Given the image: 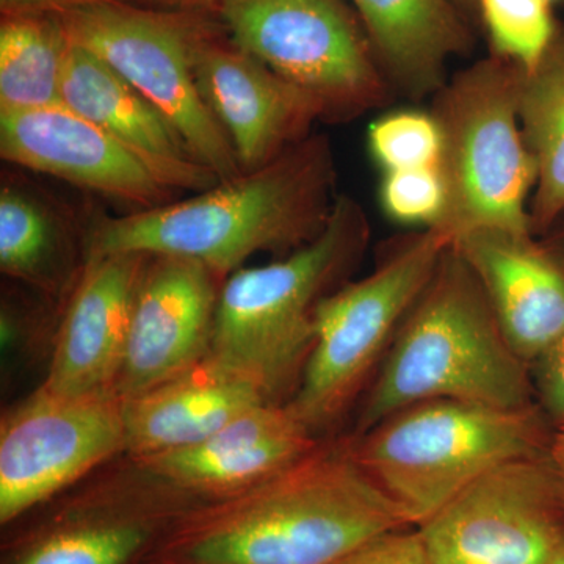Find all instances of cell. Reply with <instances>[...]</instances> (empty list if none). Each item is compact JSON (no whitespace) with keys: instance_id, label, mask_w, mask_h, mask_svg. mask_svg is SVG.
Segmentation results:
<instances>
[{"instance_id":"ffe728a7","label":"cell","mask_w":564,"mask_h":564,"mask_svg":"<svg viewBox=\"0 0 564 564\" xmlns=\"http://www.w3.org/2000/svg\"><path fill=\"white\" fill-rule=\"evenodd\" d=\"M263 403L273 402L254 381L207 356L122 402L124 456L148 458L202 443Z\"/></svg>"},{"instance_id":"2e32d148","label":"cell","mask_w":564,"mask_h":564,"mask_svg":"<svg viewBox=\"0 0 564 564\" xmlns=\"http://www.w3.org/2000/svg\"><path fill=\"white\" fill-rule=\"evenodd\" d=\"M151 258L121 251L84 259L41 388L65 395L113 392L133 304Z\"/></svg>"},{"instance_id":"4dcf8cb0","label":"cell","mask_w":564,"mask_h":564,"mask_svg":"<svg viewBox=\"0 0 564 564\" xmlns=\"http://www.w3.org/2000/svg\"><path fill=\"white\" fill-rule=\"evenodd\" d=\"M152 6L165 7L166 10L198 11V13L217 14L220 0H133Z\"/></svg>"},{"instance_id":"4316f807","label":"cell","mask_w":564,"mask_h":564,"mask_svg":"<svg viewBox=\"0 0 564 564\" xmlns=\"http://www.w3.org/2000/svg\"><path fill=\"white\" fill-rule=\"evenodd\" d=\"M380 203L389 218L433 229L443 220L447 191L440 166L383 173Z\"/></svg>"},{"instance_id":"30bf717a","label":"cell","mask_w":564,"mask_h":564,"mask_svg":"<svg viewBox=\"0 0 564 564\" xmlns=\"http://www.w3.org/2000/svg\"><path fill=\"white\" fill-rule=\"evenodd\" d=\"M14 522L0 564H144L192 499L126 458Z\"/></svg>"},{"instance_id":"6da1fadb","label":"cell","mask_w":564,"mask_h":564,"mask_svg":"<svg viewBox=\"0 0 564 564\" xmlns=\"http://www.w3.org/2000/svg\"><path fill=\"white\" fill-rule=\"evenodd\" d=\"M403 527L345 434L247 491L195 505L144 564H337Z\"/></svg>"},{"instance_id":"7402d4cb","label":"cell","mask_w":564,"mask_h":564,"mask_svg":"<svg viewBox=\"0 0 564 564\" xmlns=\"http://www.w3.org/2000/svg\"><path fill=\"white\" fill-rule=\"evenodd\" d=\"M519 120L536 162L532 231L543 237L564 215V25L538 65L522 69Z\"/></svg>"},{"instance_id":"8992f818","label":"cell","mask_w":564,"mask_h":564,"mask_svg":"<svg viewBox=\"0 0 564 564\" xmlns=\"http://www.w3.org/2000/svg\"><path fill=\"white\" fill-rule=\"evenodd\" d=\"M521 74V66L491 54L433 95L430 111L443 137L440 170L447 191L443 220L433 229L452 243L478 231L533 234L530 199L538 173L519 120Z\"/></svg>"},{"instance_id":"9c48e42d","label":"cell","mask_w":564,"mask_h":564,"mask_svg":"<svg viewBox=\"0 0 564 564\" xmlns=\"http://www.w3.org/2000/svg\"><path fill=\"white\" fill-rule=\"evenodd\" d=\"M217 18L240 50L306 93L322 122L356 120L395 96L345 0H220Z\"/></svg>"},{"instance_id":"f546056e","label":"cell","mask_w":564,"mask_h":564,"mask_svg":"<svg viewBox=\"0 0 564 564\" xmlns=\"http://www.w3.org/2000/svg\"><path fill=\"white\" fill-rule=\"evenodd\" d=\"M102 2H133V0H0L2 14L55 13Z\"/></svg>"},{"instance_id":"603a6c76","label":"cell","mask_w":564,"mask_h":564,"mask_svg":"<svg viewBox=\"0 0 564 564\" xmlns=\"http://www.w3.org/2000/svg\"><path fill=\"white\" fill-rule=\"evenodd\" d=\"M82 269V267H80ZM74 267L68 226L43 199L20 185L0 191V270L52 296L73 289Z\"/></svg>"},{"instance_id":"d6a6232c","label":"cell","mask_w":564,"mask_h":564,"mask_svg":"<svg viewBox=\"0 0 564 564\" xmlns=\"http://www.w3.org/2000/svg\"><path fill=\"white\" fill-rule=\"evenodd\" d=\"M552 459H554L556 470H558L560 478H562L564 491V426L555 430L554 443L551 447Z\"/></svg>"},{"instance_id":"836d02e7","label":"cell","mask_w":564,"mask_h":564,"mask_svg":"<svg viewBox=\"0 0 564 564\" xmlns=\"http://www.w3.org/2000/svg\"><path fill=\"white\" fill-rule=\"evenodd\" d=\"M454 2L463 10V13L466 14V17L470 10H475L474 0H454Z\"/></svg>"},{"instance_id":"cb8c5ba5","label":"cell","mask_w":564,"mask_h":564,"mask_svg":"<svg viewBox=\"0 0 564 564\" xmlns=\"http://www.w3.org/2000/svg\"><path fill=\"white\" fill-rule=\"evenodd\" d=\"M70 40L61 14H2L0 111L62 104Z\"/></svg>"},{"instance_id":"7c38bea8","label":"cell","mask_w":564,"mask_h":564,"mask_svg":"<svg viewBox=\"0 0 564 564\" xmlns=\"http://www.w3.org/2000/svg\"><path fill=\"white\" fill-rule=\"evenodd\" d=\"M430 564H544L564 547L551 451L496 467L415 527Z\"/></svg>"},{"instance_id":"484cf974","label":"cell","mask_w":564,"mask_h":564,"mask_svg":"<svg viewBox=\"0 0 564 564\" xmlns=\"http://www.w3.org/2000/svg\"><path fill=\"white\" fill-rule=\"evenodd\" d=\"M367 144L383 173L440 166L443 137L432 111L393 110L370 122Z\"/></svg>"},{"instance_id":"5bb4252c","label":"cell","mask_w":564,"mask_h":564,"mask_svg":"<svg viewBox=\"0 0 564 564\" xmlns=\"http://www.w3.org/2000/svg\"><path fill=\"white\" fill-rule=\"evenodd\" d=\"M195 77L204 101L231 141L242 173L280 158L322 121L317 104L306 93L240 50L221 22L198 44Z\"/></svg>"},{"instance_id":"9a60e30c","label":"cell","mask_w":564,"mask_h":564,"mask_svg":"<svg viewBox=\"0 0 564 564\" xmlns=\"http://www.w3.org/2000/svg\"><path fill=\"white\" fill-rule=\"evenodd\" d=\"M0 154L3 161L98 193L132 212L174 198L137 155L65 104L0 111Z\"/></svg>"},{"instance_id":"e0dca14e","label":"cell","mask_w":564,"mask_h":564,"mask_svg":"<svg viewBox=\"0 0 564 564\" xmlns=\"http://www.w3.org/2000/svg\"><path fill=\"white\" fill-rule=\"evenodd\" d=\"M321 441L288 404L263 403L202 443L131 462L199 505L262 484Z\"/></svg>"},{"instance_id":"5b68a950","label":"cell","mask_w":564,"mask_h":564,"mask_svg":"<svg viewBox=\"0 0 564 564\" xmlns=\"http://www.w3.org/2000/svg\"><path fill=\"white\" fill-rule=\"evenodd\" d=\"M347 436L359 466L408 525L419 527L496 467L547 454L555 429L538 404L503 410L426 400Z\"/></svg>"},{"instance_id":"d4e9b609","label":"cell","mask_w":564,"mask_h":564,"mask_svg":"<svg viewBox=\"0 0 564 564\" xmlns=\"http://www.w3.org/2000/svg\"><path fill=\"white\" fill-rule=\"evenodd\" d=\"M492 55L529 70L543 58L558 31L549 0H474Z\"/></svg>"},{"instance_id":"4fadbf2b","label":"cell","mask_w":564,"mask_h":564,"mask_svg":"<svg viewBox=\"0 0 564 564\" xmlns=\"http://www.w3.org/2000/svg\"><path fill=\"white\" fill-rule=\"evenodd\" d=\"M223 280L203 263L152 256L141 280L113 392L121 402L191 369L210 352Z\"/></svg>"},{"instance_id":"52a82bcc","label":"cell","mask_w":564,"mask_h":564,"mask_svg":"<svg viewBox=\"0 0 564 564\" xmlns=\"http://www.w3.org/2000/svg\"><path fill=\"white\" fill-rule=\"evenodd\" d=\"M452 242L436 229L410 234L372 273L345 282L315 314L313 351L288 408L318 440L337 436L372 383L400 326Z\"/></svg>"},{"instance_id":"7a4b0ae2","label":"cell","mask_w":564,"mask_h":564,"mask_svg":"<svg viewBox=\"0 0 564 564\" xmlns=\"http://www.w3.org/2000/svg\"><path fill=\"white\" fill-rule=\"evenodd\" d=\"M336 184L332 141L314 132L262 169L192 198L95 218L82 251L84 259L121 251L176 256L225 281L259 252L289 254L314 240L332 217Z\"/></svg>"},{"instance_id":"8fae6325","label":"cell","mask_w":564,"mask_h":564,"mask_svg":"<svg viewBox=\"0 0 564 564\" xmlns=\"http://www.w3.org/2000/svg\"><path fill=\"white\" fill-rule=\"evenodd\" d=\"M120 455L117 393L65 395L40 386L0 423V524H14Z\"/></svg>"},{"instance_id":"f1b7e54d","label":"cell","mask_w":564,"mask_h":564,"mask_svg":"<svg viewBox=\"0 0 564 564\" xmlns=\"http://www.w3.org/2000/svg\"><path fill=\"white\" fill-rule=\"evenodd\" d=\"M534 399L554 429L564 426V337L530 364Z\"/></svg>"},{"instance_id":"d590c367","label":"cell","mask_w":564,"mask_h":564,"mask_svg":"<svg viewBox=\"0 0 564 564\" xmlns=\"http://www.w3.org/2000/svg\"><path fill=\"white\" fill-rule=\"evenodd\" d=\"M549 2L554 3V2H555V0H549Z\"/></svg>"},{"instance_id":"277c9868","label":"cell","mask_w":564,"mask_h":564,"mask_svg":"<svg viewBox=\"0 0 564 564\" xmlns=\"http://www.w3.org/2000/svg\"><path fill=\"white\" fill-rule=\"evenodd\" d=\"M369 240L361 204L337 196L310 243L223 281L209 356L254 381L270 402L288 403L313 351L318 306L350 281Z\"/></svg>"},{"instance_id":"1f68e13d","label":"cell","mask_w":564,"mask_h":564,"mask_svg":"<svg viewBox=\"0 0 564 564\" xmlns=\"http://www.w3.org/2000/svg\"><path fill=\"white\" fill-rule=\"evenodd\" d=\"M540 239L543 240L549 248H552V250L558 252V254H562L564 258V215L543 237H540Z\"/></svg>"},{"instance_id":"ba28073f","label":"cell","mask_w":564,"mask_h":564,"mask_svg":"<svg viewBox=\"0 0 564 564\" xmlns=\"http://www.w3.org/2000/svg\"><path fill=\"white\" fill-rule=\"evenodd\" d=\"M61 17L70 43L101 58L141 93L218 180L242 174L231 141L196 84V50L220 22L212 13L102 2Z\"/></svg>"},{"instance_id":"44dd1931","label":"cell","mask_w":564,"mask_h":564,"mask_svg":"<svg viewBox=\"0 0 564 564\" xmlns=\"http://www.w3.org/2000/svg\"><path fill=\"white\" fill-rule=\"evenodd\" d=\"M395 95L433 98L452 58L474 46L466 14L454 0H350Z\"/></svg>"},{"instance_id":"3957f363","label":"cell","mask_w":564,"mask_h":564,"mask_svg":"<svg viewBox=\"0 0 564 564\" xmlns=\"http://www.w3.org/2000/svg\"><path fill=\"white\" fill-rule=\"evenodd\" d=\"M426 400L503 410L538 404L529 364L505 339L480 281L452 245L400 326L348 434L359 436Z\"/></svg>"},{"instance_id":"d6986e66","label":"cell","mask_w":564,"mask_h":564,"mask_svg":"<svg viewBox=\"0 0 564 564\" xmlns=\"http://www.w3.org/2000/svg\"><path fill=\"white\" fill-rule=\"evenodd\" d=\"M62 104L131 151L174 193H199L221 182L141 93L74 43L63 73Z\"/></svg>"},{"instance_id":"e575fe53","label":"cell","mask_w":564,"mask_h":564,"mask_svg":"<svg viewBox=\"0 0 564 564\" xmlns=\"http://www.w3.org/2000/svg\"><path fill=\"white\" fill-rule=\"evenodd\" d=\"M544 564H564V547L562 549V551L556 552V554L552 556V558L549 560L547 563Z\"/></svg>"},{"instance_id":"ac0fdd59","label":"cell","mask_w":564,"mask_h":564,"mask_svg":"<svg viewBox=\"0 0 564 564\" xmlns=\"http://www.w3.org/2000/svg\"><path fill=\"white\" fill-rule=\"evenodd\" d=\"M452 247L480 281L505 339L532 364L564 337V258L533 236L478 231Z\"/></svg>"},{"instance_id":"83f0119b","label":"cell","mask_w":564,"mask_h":564,"mask_svg":"<svg viewBox=\"0 0 564 564\" xmlns=\"http://www.w3.org/2000/svg\"><path fill=\"white\" fill-rule=\"evenodd\" d=\"M337 564H430L421 533L403 527L380 534Z\"/></svg>"}]
</instances>
